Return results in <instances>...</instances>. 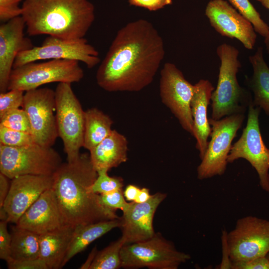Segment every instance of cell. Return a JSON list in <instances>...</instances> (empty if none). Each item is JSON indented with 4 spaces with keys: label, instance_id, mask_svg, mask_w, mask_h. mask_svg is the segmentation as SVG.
Instances as JSON below:
<instances>
[{
    "label": "cell",
    "instance_id": "obj_1",
    "mask_svg": "<svg viewBox=\"0 0 269 269\" xmlns=\"http://www.w3.org/2000/svg\"><path fill=\"white\" fill-rule=\"evenodd\" d=\"M165 54L162 37L139 19L117 32L96 73L100 87L110 92H138L153 81Z\"/></svg>",
    "mask_w": 269,
    "mask_h": 269
},
{
    "label": "cell",
    "instance_id": "obj_2",
    "mask_svg": "<svg viewBox=\"0 0 269 269\" xmlns=\"http://www.w3.org/2000/svg\"><path fill=\"white\" fill-rule=\"evenodd\" d=\"M97 176L88 153L62 163L53 174L52 188L64 224L76 227L119 218L102 204L100 194L89 190Z\"/></svg>",
    "mask_w": 269,
    "mask_h": 269
},
{
    "label": "cell",
    "instance_id": "obj_3",
    "mask_svg": "<svg viewBox=\"0 0 269 269\" xmlns=\"http://www.w3.org/2000/svg\"><path fill=\"white\" fill-rule=\"evenodd\" d=\"M21 7L30 36L84 38L95 18L94 5L89 0H24Z\"/></svg>",
    "mask_w": 269,
    "mask_h": 269
},
{
    "label": "cell",
    "instance_id": "obj_4",
    "mask_svg": "<svg viewBox=\"0 0 269 269\" xmlns=\"http://www.w3.org/2000/svg\"><path fill=\"white\" fill-rule=\"evenodd\" d=\"M216 52L221 65L217 85L211 98V118L220 120L235 114H244L253 100L237 80V74L241 66L238 49L223 43L217 47Z\"/></svg>",
    "mask_w": 269,
    "mask_h": 269
},
{
    "label": "cell",
    "instance_id": "obj_5",
    "mask_svg": "<svg viewBox=\"0 0 269 269\" xmlns=\"http://www.w3.org/2000/svg\"><path fill=\"white\" fill-rule=\"evenodd\" d=\"M62 163L60 155L52 147L0 144V171L9 179L24 175H53Z\"/></svg>",
    "mask_w": 269,
    "mask_h": 269
},
{
    "label": "cell",
    "instance_id": "obj_6",
    "mask_svg": "<svg viewBox=\"0 0 269 269\" xmlns=\"http://www.w3.org/2000/svg\"><path fill=\"white\" fill-rule=\"evenodd\" d=\"M55 92V116L58 136L62 140L68 162L76 161L83 147L85 112L71 84L59 83Z\"/></svg>",
    "mask_w": 269,
    "mask_h": 269
},
{
    "label": "cell",
    "instance_id": "obj_7",
    "mask_svg": "<svg viewBox=\"0 0 269 269\" xmlns=\"http://www.w3.org/2000/svg\"><path fill=\"white\" fill-rule=\"evenodd\" d=\"M121 258L125 269H177L191 257L157 233L147 240L124 245Z\"/></svg>",
    "mask_w": 269,
    "mask_h": 269
},
{
    "label": "cell",
    "instance_id": "obj_8",
    "mask_svg": "<svg viewBox=\"0 0 269 269\" xmlns=\"http://www.w3.org/2000/svg\"><path fill=\"white\" fill-rule=\"evenodd\" d=\"M83 77V70L77 61L52 59L32 62L12 69L8 90L26 92L51 83L72 84L80 82Z\"/></svg>",
    "mask_w": 269,
    "mask_h": 269
},
{
    "label": "cell",
    "instance_id": "obj_9",
    "mask_svg": "<svg viewBox=\"0 0 269 269\" xmlns=\"http://www.w3.org/2000/svg\"><path fill=\"white\" fill-rule=\"evenodd\" d=\"M244 119L243 113L227 116L220 120L209 119L211 126V140L197 167L198 179L203 180L225 173L232 141Z\"/></svg>",
    "mask_w": 269,
    "mask_h": 269
},
{
    "label": "cell",
    "instance_id": "obj_10",
    "mask_svg": "<svg viewBox=\"0 0 269 269\" xmlns=\"http://www.w3.org/2000/svg\"><path fill=\"white\" fill-rule=\"evenodd\" d=\"M247 123L240 138L232 145L228 163L243 158L256 170L261 188L269 193V148L262 136L259 117L261 109L254 106L253 101L249 106Z\"/></svg>",
    "mask_w": 269,
    "mask_h": 269
},
{
    "label": "cell",
    "instance_id": "obj_11",
    "mask_svg": "<svg viewBox=\"0 0 269 269\" xmlns=\"http://www.w3.org/2000/svg\"><path fill=\"white\" fill-rule=\"evenodd\" d=\"M52 59L82 62L88 68H93L100 62L98 51L84 37L65 39L48 36L41 45L20 52L13 69L32 62Z\"/></svg>",
    "mask_w": 269,
    "mask_h": 269
},
{
    "label": "cell",
    "instance_id": "obj_12",
    "mask_svg": "<svg viewBox=\"0 0 269 269\" xmlns=\"http://www.w3.org/2000/svg\"><path fill=\"white\" fill-rule=\"evenodd\" d=\"M232 262L267 256L269 253V220L254 216L239 219L235 228L226 233Z\"/></svg>",
    "mask_w": 269,
    "mask_h": 269
},
{
    "label": "cell",
    "instance_id": "obj_13",
    "mask_svg": "<svg viewBox=\"0 0 269 269\" xmlns=\"http://www.w3.org/2000/svg\"><path fill=\"white\" fill-rule=\"evenodd\" d=\"M194 85L172 63L167 62L160 71V96L162 103L178 120L181 127L193 135L191 102Z\"/></svg>",
    "mask_w": 269,
    "mask_h": 269
},
{
    "label": "cell",
    "instance_id": "obj_14",
    "mask_svg": "<svg viewBox=\"0 0 269 269\" xmlns=\"http://www.w3.org/2000/svg\"><path fill=\"white\" fill-rule=\"evenodd\" d=\"M22 109L31 125L35 143L52 147L58 136L55 111V92L48 88L25 92Z\"/></svg>",
    "mask_w": 269,
    "mask_h": 269
},
{
    "label": "cell",
    "instance_id": "obj_15",
    "mask_svg": "<svg viewBox=\"0 0 269 269\" xmlns=\"http://www.w3.org/2000/svg\"><path fill=\"white\" fill-rule=\"evenodd\" d=\"M205 15L220 35L236 38L246 48L253 49L257 34L253 24L227 1L211 0L206 6Z\"/></svg>",
    "mask_w": 269,
    "mask_h": 269
},
{
    "label": "cell",
    "instance_id": "obj_16",
    "mask_svg": "<svg viewBox=\"0 0 269 269\" xmlns=\"http://www.w3.org/2000/svg\"><path fill=\"white\" fill-rule=\"evenodd\" d=\"M157 192L143 203L130 202L122 211L121 238L124 245L147 240L155 234L153 220L156 210L166 197Z\"/></svg>",
    "mask_w": 269,
    "mask_h": 269
},
{
    "label": "cell",
    "instance_id": "obj_17",
    "mask_svg": "<svg viewBox=\"0 0 269 269\" xmlns=\"http://www.w3.org/2000/svg\"><path fill=\"white\" fill-rule=\"evenodd\" d=\"M10 188L3 207L7 222L16 224L28 208L53 185V175H24L11 179Z\"/></svg>",
    "mask_w": 269,
    "mask_h": 269
},
{
    "label": "cell",
    "instance_id": "obj_18",
    "mask_svg": "<svg viewBox=\"0 0 269 269\" xmlns=\"http://www.w3.org/2000/svg\"><path fill=\"white\" fill-rule=\"evenodd\" d=\"M25 26L21 16L12 18L0 26V92L8 91L9 80L18 54L34 46L24 34Z\"/></svg>",
    "mask_w": 269,
    "mask_h": 269
},
{
    "label": "cell",
    "instance_id": "obj_19",
    "mask_svg": "<svg viewBox=\"0 0 269 269\" xmlns=\"http://www.w3.org/2000/svg\"><path fill=\"white\" fill-rule=\"evenodd\" d=\"M64 224L51 187L39 196L21 216L15 225L41 235Z\"/></svg>",
    "mask_w": 269,
    "mask_h": 269
},
{
    "label": "cell",
    "instance_id": "obj_20",
    "mask_svg": "<svg viewBox=\"0 0 269 269\" xmlns=\"http://www.w3.org/2000/svg\"><path fill=\"white\" fill-rule=\"evenodd\" d=\"M194 85L191 102V111L193 123V135L196 140V147L201 159L207 147L208 139L211 127L207 117V109L214 87L207 80L201 79Z\"/></svg>",
    "mask_w": 269,
    "mask_h": 269
},
{
    "label": "cell",
    "instance_id": "obj_21",
    "mask_svg": "<svg viewBox=\"0 0 269 269\" xmlns=\"http://www.w3.org/2000/svg\"><path fill=\"white\" fill-rule=\"evenodd\" d=\"M128 141L115 130L99 144L90 150L92 163L97 171H109L128 160Z\"/></svg>",
    "mask_w": 269,
    "mask_h": 269
},
{
    "label": "cell",
    "instance_id": "obj_22",
    "mask_svg": "<svg viewBox=\"0 0 269 269\" xmlns=\"http://www.w3.org/2000/svg\"><path fill=\"white\" fill-rule=\"evenodd\" d=\"M75 227L64 224L61 227L40 235L39 258L48 269L62 268V264L73 238Z\"/></svg>",
    "mask_w": 269,
    "mask_h": 269
},
{
    "label": "cell",
    "instance_id": "obj_23",
    "mask_svg": "<svg viewBox=\"0 0 269 269\" xmlns=\"http://www.w3.org/2000/svg\"><path fill=\"white\" fill-rule=\"evenodd\" d=\"M121 217L76 226L74 233L62 264V267L77 254L84 251L93 241L116 228H120Z\"/></svg>",
    "mask_w": 269,
    "mask_h": 269
},
{
    "label": "cell",
    "instance_id": "obj_24",
    "mask_svg": "<svg viewBox=\"0 0 269 269\" xmlns=\"http://www.w3.org/2000/svg\"><path fill=\"white\" fill-rule=\"evenodd\" d=\"M249 59L253 69V76L249 81L254 94L253 103L269 116V67L264 60L263 48L258 47Z\"/></svg>",
    "mask_w": 269,
    "mask_h": 269
},
{
    "label": "cell",
    "instance_id": "obj_25",
    "mask_svg": "<svg viewBox=\"0 0 269 269\" xmlns=\"http://www.w3.org/2000/svg\"><path fill=\"white\" fill-rule=\"evenodd\" d=\"M113 121L96 108L85 111L83 147L89 151L97 146L112 131Z\"/></svg>",
    "mask_w": 269,
    "mask_h": 269
},
{
    "label": "cell",
    "instance_id": "obj_26",
    "mask_svg": "<svg viewBox=\"0 0 269 269\" xmlns=\"http://www.w3.org/2000/svg\"><path fill=\"white\" fill-rule=\"evenodd\" d=\"M11 235L10 259L19 261L39 258V234L15 225Z\"/></svg>",
    "mask_w": 269,
    "mask_h": 269
},
{
    "label": "cell",
    "instance_id": "obj_27",
    "mask_svg": "<svg viewBox=\"0 0 269 269\" xmlns=\"http://www.w3.org/2000/svg\"><path fill=\"white\" fill-rule=\"evenodd\" d=\"M124 243L120 238L97 252L89 269H118L122 267L121 250Z\"/></svg>",
    "mask_w": 269,
    "mask_h": 269
},
{
    "label": "cell",
    "instance_id": "obj_28",
    "mask_svg": "<svg viewBox=\"0 0 269 269\" xmlns=\"http://www.w3.org/2000/svg\"><path fill=\"white\" fill-rule=\"evenodd\" d=\"M232 5L253 24L255 31L265 38L269 33V26L262 19L249 0H228Z\"/></svg>",
    "mask_w": 269,
    "mask_h": 269
},
{
    "label": "cell",
    "instance_id": "obj_29",
    "mask_svg": "<svg viewBox=\"0 0 269 269\" xmlns=\"http://www.w3.org/2000/svg\"><path fill=\"white\" fill-rule=\"evenodd\" d=\"M108 172L106 170L97 171V178L89 187L90 192L102 194L123 189V178L120 177H111L109 176Z\"/></svg>",
    "mask_w": 269,
    "mask_h": 269
},
{
    "label": "cell",
    "instance_id": "obj_30",
    "mask_svg": "<svg viewBox=\"0 0 269 269\" xmlns=\"http://www.w3.org/2000/svg\"><path fill=\"white\" fill-rule=\"evenodd\" d=\"M35 143L31 134L13 130L0 125V144L22 147Z\"/></svg>",
    "mask_w": 269,
    "mask_h": 269
},
{
    "label": "cell",
    "instance_id": "obj_31",
    "mask_svg": "<svg viewBox=\"0 0 269 269\" xmlns=\"http://www.w3.org/2000/svg\"><path fill=\"white\" fill-rule=\"evenodd\" d=\"M0 125L13 130L31 134L30 121L23 109L13 110L0 118Z\"/></svg>",
    "mask_w": 269,
    "mask_h": 269
},
{
    "label": "cell",
    "instance_id": "obj_32",
    "mask_svg": "<svg viewBox=\"0 0 269 269\" xmlns=\"http://www.w3.org/2000/svg\"><path fill=\"white\" fill-rule=\"evenodd\" d=\"M8 91L0 94V118L22 106L24 92L17 89Z\"/></svg>",
    "mask_w": 269,
    "mask_h": 269
},
{
    "label": "cell",
    "instance_id": "obj_33",
    "mask_svg": "<svg viewBox=\"0 0 269 269\" xmlns=\"http://www.w3.org/2000/svg\"><path fill=\"white\" fill-rule=\"evenodd\" d=\"M100 196L102 204L107 208L115 212L117 209L123 211L129 203L126 201L123 189L100 194Z\"/></svg>",
    "mask_w": 269,
    "mask_h": 269
},
{
    "label": "cell",
    "instance_id": "obj_34",
    "mask_svg": "<svg viewBox=\"0 0 269 269\" xmlns=\"http://www.w3.org/2000/svg\"><path fill=\"white\" fill-rule=\"evenodd\" d=\"M22 0H0V20L3 23L21 15Z\"/></svg>",
    "mask_w": 269,
    "mask_h": 269
},
{
    "label": "cell",
    "instance_id": "obj_35",
    "mask_svg": "<svg viewBox=\"0 0 269 269\" xmlns=\"http://www.w3.org/2000/svg\"><path fill=\"white\" fill-rule=\"evenodd\" d=\"M7 222H0V258L6 262L10 259L11 235L7 230Z\"/></svg>",
    "mask_w": 269,
    "mask_h": 269
},
{
    "label": "cell",
    "instance_id": "obj_36",
    "mask_svg": "<svg viewBox=\"0 0 269 269\" xmlns=\"http://www.w3.org/2000/svg\"><path fill=\"white\" fill-rule=\"evenodd\" d=\"M231 269H269V260L265 256L247 261L232 262Z\"/></svg>",
    "mask_w": 269,
    "mask_h": 269
},
{
    "label": "cell",
    "instance_id": "obj_37",
    "mask_svg": "<svg viewBox=\"0 0 269 269\" xmlns=\"http://www.w3.org/2000/svg\"><path fill=\"white\" fill-rule=\"evenodd\" d=\"M6 263L9 269H48L45 262L39 258L19 261L9 259Z\"/></svg>",
    "mask_w": 269,
    "mask_h": 269
},
{
    "label": "cell",
    "instance_id": "obj_38",
    "mask_svg": "<svg viewBox=\"0 0 269 269\" xmlns=\"http://www.w3.org/2000/svg\"><path fill=\"white\" fill-rule=\"evenodd\" d=\"M131 5L139 6L150 11H155L172 3V0H129Z\"/></svg>",
    "mask_w": 269,
    "mask_h": 269
},
{
    "label": "cell",
    "instance_id": "obj_39",
    "mask_svg": "<svg viewBox=\"0 0 269 269\" xmlns=\"http://www.w3.org/2000/svg\"><path fill=\"white\" fill-rule=\"evenodd\" d=\"M9 178L2 173H0V207H2L10 188Z\"/></svg>",
    "mask_w": 269,
    "mask_h": 269
},
{
    "label": "cell",
    "instance_id": "obj_40",
    "mask_svg": "<svg viewBox=\"0 0 269 269\" xmlns=\"http://www.w3.org/2000/svg\"><path fill=\"white\" fill-rule=\"evenodd\" d=\"M140 189V188L134 185H128L124 192V195L125 198L127 200L130 202L134 201Z\"/></svg>",
    "mask_w": 269,
    "mask_h": 269
},
{
    "label": "cell",
    "instance_id": "obj_41",
    "mask_svg": "<svg viewBox=\"0 0 269 269\" xmlns=\"http://www.w3.org/2000/svg\"><path fill=\"white\" fill-rule=\"evenodd\" d=\"M149 190L148 188L143 187L140 189L137 196L134 200L136 203H143L147 201L150 197Z\"/></svg>",
    "mask_w": 269,
    "mask_h": 269
},
{
    "label": "cell",
    "instance_id": "obj_42",
    "mask_svg": "<svg viewBox=\"0 0 269 269\" xmlns=\"http://www.w3.org/2000/svg\"><path fill=\"white\" fill-rule=\"evenodd\" d=\"M95 248L89 255L86 262L81 267L80 269H89V267L91 265L93 260L95 257V255L97 252Z\"/></svg>",
    "mask_w": 269,
    "mask_h": 269
},
{
    "label": "cell",
    "instance_id": "obj_43",
    "mask_svg": "<svg viewBox=\"0 0 269 269\" xmlns=\"http://www.w3.org/2000/svg\"><path fill=\"white\" fill-rule=\"evenodd\" d=\"M260 2L263 6L269 10V0H256ZM264 42L266 47L267 50L269 53V33L265 37Z\"/></svg>",
    "mask_w": 269,
    "mask_h": 269
},
{
    "label": "cell",
    "instance_id": "obj_44",
    "mask_svg": "<svg viewBox=\"0 0 269 269\" xmlns=\"http://www.w3.org/2000/svg\"><path fill=\"white\" fill-rule=\"evenodd\" d=\"M8 215L3 207H0V219L7 222Z\"/></svg>",
    "mask_w": 269,
    "mask_h": 269
},
{
    "label": "cell",
    "instance_id": "obj_45",
    "mask_svg": "<svg viewBox=\"0 0 269 269\" xmlns=\"http://www.w3.org/2000/svg\"><path fill=\"white\" fill-rule=\"evenodd\" d=\"M267 257L269 260V253L267 254Z\"/></svg>",
    "mask_w": 269,
    "mask_h": 269
}]
</instances>
